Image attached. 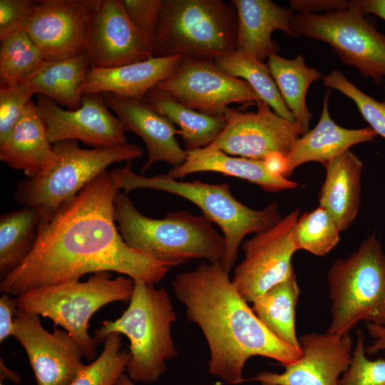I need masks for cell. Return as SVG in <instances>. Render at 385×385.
Returning a JSON list of instances; mask_svg holds the SVG:
<instances>
[{
	"mask_svg": "<svg viewBox=\"0 0 385 385\" xmlns=\"http://www.w3.org/2000/svg\"><path fill=\"white\" fill-rule=\"evenodd\" d=\"M119 190L111 171L105 170L40 222L32 250L1 279V292L16 297L99 272H115L151 285L160 282L173 266L124 242L114 218Z\"/></svg>",
	"mask_w": 385,
	"mask_h": 385,
	"instance_id": "obj_1",
	"label": "cell"
},
{
	"mask_svg": "<svg viewBox=\"0 0 385 385\" xmlns=\"http://www.w3.org/2000/svg\"><path fill=\"white\" fill-rule=\"evenodd\" d=\"M220 261L202 262L176 274L173 292L188 321L201 329L210 350L209 373L229 384L245 381L247 361L270 358L285 366L302 355L300 348L283 343L259 320L234 287Z\"/></svg>",
	"mask_w": 385,
	"mask_h": 385,
	"instance_id": "obj_2",
	"label": "cell"
},
{
	"mask_svg": "<svg viewBox=\"0 0 385 385\" xmlns=\"http://www.w3.org/2000/svg\"><path fill=\"white\" fill-rule=\"evenodd\" d=\"M114 218L128 246L151 258L173 267L196 259L222 262L225 240L203 214L194 215L180 210L163 219L141 213L128 193L116 194Z\"/></svg>",
	"mask_w": 385,
	"mask_h": 385,
	"instance_id": "obj_3",
	"label": "cell"
},
{
	"mask_svg": "<svg viewBox=\"0 0 385 385\" xmlns=\"http://www.w3.org/2000/svg\"><path fill=\"white\" fill-rule=\"evenodd\" d=\"M111 173L119 190L125 193L139 188L153 189L178 195L196 205L222 232L226 247L221 263L229 273L243 238L248 234L271 228L282 218L276 202H270L261 210L250 208L233 196L227 183L210 184L197 180L178 181L168 174L148 178L134 173L131 161Z\"/></svg>",
	"mask_w": 385,
	"mask_h": 385,
	"instance_id": "obj_4",
	"label": "cell"
},
{
	"mask_svg": "<svg viewBox=\"0 0 385 385\" xmlns=\"http://www.w3.org/2000/svg\"><path fill=\"white\" fill-rule=\"evenodd\" d=\"M128 307L115 320H105L94 332L103 343L111 333L125 335L130 341L129 378L141 383L157 382L167 369V361L176 357L171 327L177 319L167 290L145 282L133 280Z\"/></svg>",
	"mask_w": 385,
	"mask_h": 385,
	"instance_id": "obj_5",
	"label": "cell"
},
{
	"mask_svg": "<svg viewBox=\"0 0 385 385\" xmlns=\"http://www.w3.org/2000/svg\"><path fill=\"white\" fill-rule=\"evenodd\" d=\"M237 14L222 0H163L154 56L214 62L236 51Z\"/></svg>",
	"mask_w": 385,
	"mask_h": 385,
	"instance_id": "obj_6",
	"label": "cell"
},
{
	"mask_svg": "<svg viewBox=\"0 0 385 385\" xmlns=\"http://www.w3.org/2000/svg\"><path fill=\"white\" fill-rule=\"evenodd\" d=\"M134 281L123 274L113 278L111 272L94 273L87 281H73L39 287L16 296L20 312L51 319L75 340L83 356L96 359L98 342L88 333L91 317L103 306L130 302Z\"/></svg>",
	"mask_w": 385,
	"mask_h": 385,
	"instance_id": "obj_7",
	"label": "cell"
},
{
	"mask_svg": "<svg viewBox=\"0 0 385 385\" xmlns=\"http://www.w3.org/2000/svg\"><path fill=\"white\" fill-rule=\"evenodd\" d=\"M331 322L327 333L344 335L358 322L385 327V248L376 232L327 272Z\"/></svg>",
	"mask_w": 385,
	"mask_h": 385,
	"instance_id": "obj_8",
	"label": "cell"
},
{
	"mask_svg": "<svg viewBox=\"0 0 385 385\" xmlns=\"http://www.w3.org/2000/svg\"><path fill=\"white\" fill-rule=\"evenodd\" d=\"M57 155L46 171L21 180L14 192L24 207L38 212L41 222H46L63 204L115 163L131 161L143 155L133 143L113 148H81L76 140H67L53 145Z\"/></svg>",
	"mask_w": 385,
	"mask_h": 385,
	"instance_id": "obj_9",
	"label": "cell"
},
{
	"mask_svg": "<svg viewBox=\"0 0 385 385\" xmlns=\"http://www.w3.org/2000/svg\"><path fill=\"white\" fill-rule=\"evenodd\" d=\"M291 26L298 37L328 43L342 62L380 85L385 78V34L368 19L357 0L342 10L322 14H294Z\"/></svg>",
	"mask_w": 385,
	"mask_h": 385,
	"instance_id": "obj_10",
	"label": "cell"
},
{
	"mask_svg": "<svg viewBox=\"0 0 385 385\" xmlns=\"http://www.w3.org/2000/svg\"><path fill=\"white\" fill-rule=\"evenodd\" d=\"M299 217L297 208L274 226L242 242L245 258L235 267L232 282L247 302L252 303L294 274L292 260L298 249L293 232Z\"/></svg>",
	"mask_w": 385,
	"mask_h": 385,
	"instance_id": "obj_11",
	"label": "cell"
},
{
	"mask_svg": "<svg viewBox=\"0 0 385 385\" xmlns=\"http://www.w3.org/2000/svg\"><path fill=\"white\" fill-rule=\"evenodd\" d=\"M256 105V112L229 107L223 129L207 147L256 160H264L273 153L287 157L304 133L301 126L280 117L262 101Z\"/></svg>",
	"mask_w": 385,
	"mask_h": 385,
	"instance_id": "obj_12",
	"label": "cell"
},
{
	"mask_svg": "<svg viewBox=\"0 0 385 385\" xmlns=\"http://www.w3.org/2000/svg\"><path fill=\"white\" fill-rule=\"evenodd\" d=\"M154 88L210 115H224L231 103L256 104L261 101L247 81L224 73L214 62L183 58L176 71Z\"/></svg>",
	"mask_w": 385,
	"mask_h": 385,
	"instance_id": "obj_13",
	"label": "cell"
},
{
	"mask_svg": "<svg viewBox=\"0 0 385 385\" xmlns=\"http://www.w3.org/2000/svg\"><path fill=\"white\" fill-rule=\"evenodd\" d=\"M91 67L109 68L154 57L153 46L128 19L121 0H93L87 20Z\"/></svg>",
	"mask_w": 385,
	"mask_h": 385,
	"instance_id": "obj_14",
	"label": "cell"
},
{
	"mask_svg": "<svg viewBox=\"0 0 385 385\" xmlns=\"http://www.w3.org/2000/svg\"><path fill=\"white\" fill-rule=\"evenodd\" d=\"M36 109L51 144L81 140L92 148H113L127 143L120 119L110 112L102 94L84 93L76 110H65L43 95H37Z\"/></svg>",
	"mask_w": 385,
	"mask_h": 385,
	"instance_id": "obj_15",
	"label": "cell"
},
{
	"mask_svg": "<svg viewBox=\"0 0 385 385\" xmlns=\"http://www.w3.org/2000/svg\"><path fill=\"white\" fill-rule=\"evenodd\" d=\"M39 316L19 311L13 337L26 352L36 385H70L84 366L82 351L65 329H45Z\"/></svg>",
	"mask_w": 385,
	"mask_h": 385,
	"instance_id": "obj_16",
	"label": "cell"
},
{
	"mask_svg": "<svg viewBox=\"0 0 385 385\" xmlns=\"http://www.w3.org/2000/svg\"><path fill=\"white\" fill-rule=\"evenodd\" d=\"M93 0L38 1L24 29L45 61L86 54V26Z\"/></svg>",
	"mask_w": 385,
	"mask_h": 385,
	"instance_id": "obj_17",
	"label": "cell"
},
{
	"mask_svg": "<svg viewBox=\"0 0 385 385\" xmlns=\"http://www.w3.org/2000/svg\"><path fill=\"white\" fill-rule=\"evenodd\" d=\"M302 356L282 373L262 371L250 381L260 385H339L352 356L353 340L344 335L309 332L298 337Z\"/></svg>",
	"mask_w": 385,
	"mask_h": 385,
	"instance_id": "obj_18",
	"label": "cell"
},
{
	"mask_svg": "<svg viewBox=\"0 0 385 385\" xmlns=\"http://www.w3.org/2000/svg\"><path fill=\"white\" fill-rule=\"evenodd\" d=\"M108 108L116 114L126 131L139 135L147 147L148 159L141 168L143 175L155 163L163 161L173 168L180 166L188 156L176 139L180 134L174 124L143 99L102 94Z\"/></svg>",
	"mask_w": 385,
	"mask_h": 385,
	"instance_id": "obj_19",
	"label": "cell"
},
{
	"mask_svg": "<svg viewBox=\"0 0 385 385\" xmlns=\"http://www.w3.org/2000/svg\"><path fill=\"white\" fill-rule=\"evenodd\" d=\"M237 14L236 51L264 63L280 46L272 34L280 30L298 38L291 26L294 11L270 0H232Z\"/></svg>",
	"mask_w": 385,
	"mask_h": 385,
	"instance_id": "obj_20",
	"label": "cell"
},
{
	"mask_svg": "<svg viewBox=\"0 0 385 385\" xmlns=\"http://www.w3.org/2000/svg\"><path fill=\"white\" fill-rule=\"evenodd\" d=\"M331 92L328 90L325 93L322 113L316 126L296 141L286 157L285 178L304 163L319 162L323 165L351 147L373 141L378 136L370 127L350 129L337 125L329 111Z\"/></svg>",
	"mask_w": 385,
	"mask_h": 385,
	"instance_id": "obj_21",
	"label": "cell"
},
{
	"mask_svg": "<svg viewBox=\"0 0 385 385\" xmlns=\"http://www.w3.org/2000/svg\"><path fill=\"white\" fill-rule=\"evenodd\" d=\"M182 57L154 56L148 60L122 66L87 71L84 93H111L123 98L143 99L146 93L178 68Z\"/></svg>",
	"mask_w": 385,
	"mask_h": 385,
	"instance_id": "obj_22",
	"label": "cell"
},
{
	"mask_svg": "<svg viewBox=\"0 0 385 385\" xmlns=\"http://www.w3.org/2000/svg\"><path fill=\"white\" fill-rule=\"evenodd\" d=\"M51 145L36 103L31 101L19 121L0 142V160L32 178L48 170L56 161L57 155Z\"/></svg>",
	"mask_w": 385,
	"mask_h": 385,
	"instance_id": "obj_23",
	"label": "cell"
},
{
	"mask_svg": "<svg viewBox=\"0 0 385 385\" xmlns=\"http://www.w3.org/2000/svg\"><path fill=\"white\" fill-rule=\"evenodd\" d=\"M323 165L326 177L318 195L319 206L329 212L339 231L344 232L359 210L364 163L348 150Z\"/></svg>",
	"mask_w": 385,
	"mask_h": 385,
	"instance_id": "obj_24",
	"label": "cell"
},
{
	"mask_svg": "<svg viewBox=\"0 0 385 385\" xmlns=\"http://www.w3.org/2000/svg\"><path fill=\"white\" fill-rule=\"evenodd\" d=\"M222 173L256 184L267 192L295 189L299 185L281 175L270 173L262 160L230 156L223 151L207 146L188 151L183 165L172 168L167 173L174 179L197 172Z\"/></svg>",
	"mask_w": 385,
	"mask_h": 385,
	"instance_id": "obj_25",
	"label": "cell"
},
{
	"mask_svg": "<svg viewBox=\"0 0 385 385\" xmlns=\"http://www.w3.org/2000/svg\"><path fill=\"white\" fill-rule=\"evenodd\" d=\"M91 67L86 54L46 61L26 82L36 94L46 96L68 110H76L82 105L86 76Z\"/></svg>",
	"mask_w": 385,
	"mask_h": 385,
	"instance_id": "obj_26",
	"label": "cell"
},
{
	"mask_svg": "<svg viewBox=\"0 0 385 385\" xmlns=\"http://www.w3.org/2000/svg\"><path fill=\"white\" fill-rule=\"evenodd\" d=\"M156 111L179 126L184 149L191 151L212 143L225 124L224 115H210L188 108L169 95L153 88L143 98Z\"/></svg>",
	"mask_w": 385,
	"mask_h": 385,
	"instance_id": "obj_27",
	"label": "cell"
},
{
	"mask_svg": "<svg viewBox=\"0 0 385 385\" xmlns=\"http://www.w3.org/2000/svg\"><path fill=\"white\" fill-rule=\"evenodd\" d=\"M267 66L287 107L304 133H307L312 117L307 103V94L310 85L322 78V73L309 67L300 54L294 58L272 54L267 58Z\"/></svg>",
	"mask_w": 385,
	"mask_h": 385,
	"instance_id": "obj_28",
	"label": "cell"
},
{
	"mask_svg": "<svg viewBox=\"0 0 385 385\" xmlns=\"http://www.w3.org/2000/svg\"><path fill=\"white\" fill-rule=\"evenodd\" d=\"M300 294L295 273L270 288L253 302L252 309L264 326L284 344L300 348L295 329Z\"/></svg>",
	"mask_w": 385,
	"mask_h": 385,
	"instance_id": "obj_29",
	"label": "cell"
},
{
	"mask_svg": "<svg viewBox=\"0 0 385 385\" xmlns=\"http://www.w3.org/2000/svg\"><path fill=\"white\" fill-rule=\"evenodd\" d=\"M40 222L38 212L26 207L1 215V279L15 270L32 250Z\"/></svg>",
	"mask_w": 385,
	"mask_h": 385,
	"instance_id": "obj_30",
	"label": "cell"
},
{
	"mask_svg": "<svg viewBox=\"0 0 385 385\" xmlns=\"http://www.w3.org/2000/svg\"><path fill=\"white\" fill-rule=\"evenodd\" d=\"M224 73L247 81L261 101L268 105L280 117L296 123L294 115L287 107L279 89L264 63L235 51L214 61Z\"/></svg>",
	"mask_w": 385,
	"mask_h": 385,
	"instance_id": "obj_31",
	"label": "cell"
},
{
	"mask_svg": "<svg viewBox=\"0 0 385 385\" xmlns=\"http://www.w3.org/2000/svg\"><path fill=\"white\" fill-rule=\"evenodd\" d=\"M46 61L27 33L19 29L1 39L0 85L16 86L30 80Z\"/></svg>",
	"mask_w": 385,
	"mask_h": 385,
	"instance_id": "obj_32",
	"label": "cell"
},
{
	"mask_svg": "<svg viewBox=\"0 0 385 385\" xmlns=\"http://www.w3.org/2000/svg\"><path fill=\"white\" fill-rule=\"evenodd\" d=\"M340 232L329 212L319 206L299 217L293 234L298 250L324 256L338 244Z\"/></svg>",
	"mask_w": 385,
	"mask_h": 385,
	"instance_id": "obj_33",
	"label": "cell"
},
{
	"mask_svg": "<svg viewBox=\"0 0 385 385\" xmlns=\"http://www.w3.org/2000/svg\"><path fill=\"white\" fill-rule=\"evenodd\" d=\"M122 335L108 334L103 341L101 355L88 365H84L70 385H115L126 369L129 351L120 350Z\"/></svg>",
	"mask_w": 385,
	"mask_h": 385,
	"instance_id": "obj_34",
	"label": "cell"
},
{
	"mask_svg": "<svg viewBox=\"0 0 385 385\" xmlns=\"http://www.w3.org/2000/svg\"><path fill=\"white\" fill-rule=\"evenodd\" d=\"M322 79L326 87L339 91L349 98L369 127L385 140V101H379L364 93L339 70L332 71Z\"/></svg>",
	"mask_w": 385,
	"mask_h": 385,
	"instance_id": "obj_35",
	"label": "cell"
},
{
	"mask_svg": "<svg viewBox=\"0 0 385 385\" xmlns=\"http://www.w3.org/2000/svg\"><path fill=\"white\" fill-rule=\"evenodd\" d=\"M365 346L364 334L358 329L350 364L339 385H385V359H369Z\"/></svg>",
	"mask_w": 385,
	"mask_h": 385,
	"instance_id": "obj_36",
	"label": "cell"
},
{
	"mask_svg": "<svg viewBox=\"0 0 385 385\" xmlns=\"http://www.w3.org/2000/svg\"><path fill=\"white\" fill-rule=\"evenodd\" d=\"M35 94L27 82L0 87V142L8 136L19 121Z\"/></svg>",
	"mask_w": 385,
	"mask_h": 385,
	"instance_id": "obj_37",
	"label": "cell"
},
{
	"mask_svg": "<svg viewBox=\"0 0 385 385\" xmlns=\"http://www.w3.org/2000/svg\"><path fill=\"white\" fill-rule=\"evenodd\" d=\"M135 27L154 47L163 0H121Z\"/></svg>",
	"mask_w": 385,
	"mask_h": 385,
	"instance_id": "obj_38",
	"label": "cell"
},
{
	"mask_svg": "<svg viewBox=\"0 0 385 385\" xmlns=\"http://www.w3.org/2000/svg\"><path fill=\"white\" fill-rule=\"evenodd\" d=\"M37 1L0 0V39L21 29Z\"/></svg>",
	"mask_w": 385,
	"mask_h": 385,
	"instance_id": "obj_39",
	"label": "cell"
},
{
	"mask_svg": "<svg viewBox=\"0 0 385 385\" xmlns=\"http://www.w3.org/2000/svg\"><path fill=\"white\" fill-rule=\"evenodd\" d=\"M19 310L15 298L3 293L0 297V342L14 335V319Z\"/></svg>",
	"mask_w": 385,
	"mask_h": 385,
	"instance_id": "obj_40",
	"label": "cell"
},
{
	"mask_svg": "<svg viewBox=\"0 0 385 385\" xmlns=\"http://www.w3.org/2000/svg\"><path fill=\"white\" fill-rule=\"evenodd\" d=\"M350 1L343 0H291L289 5L297 14H315L319 11H338L346 9Z\"/></svg>",
	"mask_w": 385,
	"mask_h": 385,
	"instance_id": "obj_41",
	"label": "cell"
},
{
	"mask_svg": "<svg viewBox=\"0 0 385 385\" xmlns=\"http://www.w3.org/2000/svg\"><path fill=\"white\" fill-rule=\"evenodd\" d=\"M368 334L371 337L372 342L365 346V351L368 356H374L383 353L385 356V327L372 323H365Z\"/></svg>",
	"mask_w": 385,
	"mask_h": 385,
	"instance_id": "obj_42",
	"label": "cell"
},
{
	"mask_svg": "<svg viewBox=\"0 0 385 385\" xmlns=\"http://www.w3.org/2000/svg\"><path fill=\"white\" fill-rule=\"evenodd\" d=\"M364 14H374L385 21V0H357ZM385 92V83L384 86Z\"/></svg>",
	"mask_w": 385,
	"mask_h": 385,
	"instance_id": "obj_43",
	"label": "cell"
},
{
	"mask_svg": "<svg viewBox=\"0 0 385 385\" xmlns=\"http://www.w3.org/2000/svg\"><path fill=\"white\" fill-rule=\"evenodd\" d=\"M264 162L270 173L275 175L284 176L286 170V157L279 153H273L267 156Z\"/></svg>",
	"mask_w": 385,
	"mask_h": 385,
	"instance_id": "obj_44",
	"label": "cell"
},
{
	"mask_svg": "<svg viewBox=\"0 0 385 385\" xmlns=\"http://www.w3.org/2000/svg\"><path fill=\"white\" fill-rule=\"evenodd\" d=\"M0 376L1 381L4 379H8L12 382L16 384L21 382V378L18 374L12 371L6 366L2 359H0Z\"/></svg>",
	"mask_w": 385,
	"mask_h": 385,
	"instance_id": "obj_45",
	"label": "cell"
},
{
	"mask_svg": "<svg viewBox=\"0 0 385 385\" xmlns=\"http://www.w3.org/2000/svg\"><path fill=\"white\" fill-rule=\"evenodd\" d=\"M115 385H135L128 376L122 374Z\"/></svg>",
	"mask_w": 385,
	"mask_h": 385,
	"instance_id": "obj_46",
	"label": "cell"
},
{
	"mask_svg": "<svg viewBox=\"0 0 385 385\" xmlns=\"http://www.w3.org/2000/svg\"><path fill=\"white\" fill-rule=\"evenodd\" d=\"M0 385H4V384H2V382H1V383H0Z\"/></svg>",
	"mask_w": 385,
	"mask_h": 385,
	"instance_id": "obj_47",
	"label": "cell"
}]
</instances>
